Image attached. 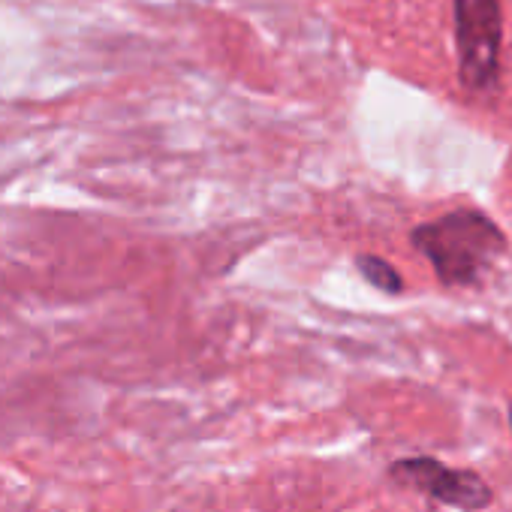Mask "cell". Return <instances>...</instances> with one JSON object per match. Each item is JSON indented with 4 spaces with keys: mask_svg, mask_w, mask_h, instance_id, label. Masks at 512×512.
I'll use <instances>...</instances> for the list:
<instances>
[{
    "mask_svg": "<svg viewBox=\"0 0 512 512\" xmlns=\"http://www.w3.org/2000/svg\"><path fill=\"white\" fill-rule=\"evenodd\" d=\"M413 244L434 266V275L449 287H464L482 278L503 253L506 238L479 211L461 208L413 229Z\"/></svg>",
    "mask_w": 512,
    "mask_h": 512,
    "instance_id": "cell-1",
    "label": "cell"
},
{
    "mask_svg": "<svg viewBox=\"0 0 512 512\" xmlns=\"http://www.w3.org/2000/svg\"><path fill=\"white\" fill-rule=\"evenodd\" d=\"M458 79L467 91L485 94L500 73L503 19L500 0H455Z\"/></svg>",
    "mask_w": 512,
    "mask_h": 512,
    "instance_id": "cell-2",
    "label": "cell"
},
{
    "mask_svg": "<svg viewBox=\"0 0 512 512\" xmlns=\"http://www.w3.org/2000/svg\"><path fill=\"white\" fill-rule=\"evenodd\" d=\"M392 476L416 491L431 494L434 500H443L449 506L458 509H482L491 503V488L473 476V473H458L443 467L434 458H410V461H398L392 467Z\"/></svg>",
    "mask_w": 512,
    "mask_h": 512,
    "instance_id": "cell-3",
    "label": "cell"
},
{
    "mask_svg": "<svg viewBox=\"0 0 512 512\" xmlns=\"http://www.w3.org/2000/svg\"><path fill=\"white\" fill-rule=\"evenodd\" d=\"M356 266H359V272L365 275V281L371 284V287H377L380 293H401L404 290V281H401V275L395 272V266H389L386 260H380V256H371V253H365V256H356Z\"/></svg>",
    "mask_w": 512,
    "mask_h": 512,
    "instance_id": "cell-4",
    "label": "cell"
},
{
    "mask_svg": "<svg viewBox=\"0 0 512 512\" xmlns=\"http://www.w3.org/2000/svg\"><path fill=\"white\" fill-rule=\"evenodd\" d=\"M509 419H512V407H509Z\"/></svg>",
    "mask_w": 512,
    "mask_h": 512,
    "instance_id": "cell-5",
    "label": "cell"
}]
</instances>
